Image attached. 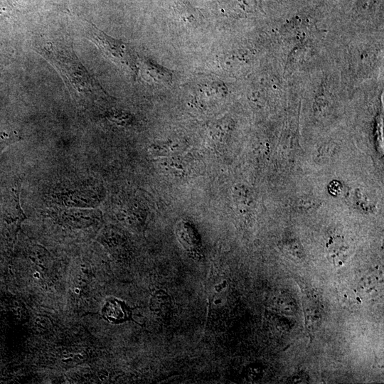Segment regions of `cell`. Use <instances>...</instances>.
Masks as SVG:
<instances>
[{
  "mask_svg": "<svg viewBox=\"0 0 384 384\" xmlns=\"http://www.w3.org/2000/svg\"><path fill=\"white\" fill-rule=\"evenodd\" d=\"M304 310L306 324L309 329L314 330L319 327L321 316L319 306L313 302H304Z\"/></svg>",
  "mask_w": 384,
  "mask_h": 384,
  "instance_id": "9c48e42d",
  "label": "cell"
},
{
  "mask_svg": "<svg viewBox=\"0 0 384 384\" xmlns=\"http://www.w3.org/2000/svg\"><path fill=\"white\" fill-rule=\"evenodd\" d=\"M273 304L279 310L284 312H292L295 309V304L292 298L285 294H279L273 300Z\"/></svg>",
  "mask_w": 384,
  "mask_h": 384,
  "instance_id": "8fae6325",
  "label": "cell"
},
{
  "mask_svg": "<svg viewBox=\"0 0 384 384\" xmlns=\"http://www.w3.org/2000/svg\"><path fill=\"white\" fill-rule=\"evenodd\" d=\"M87 36L108 58L128 70L136 78L139 72V60L129 45L107 35L93 26L87 31Z\"/></svg>",
  "mask_w": 384,
  "mask_h": 384,
  "instance_id": "7a4b0ae2",
  "label": "cell"
},
{
  "mask_svg": "<svg viewBox=\"0 0 384 384\" xmlns=\"http://www.w3.org/2000/svg\"><path fill=\"white\" fill-rule=\"evenodd\" d=\"M176 234L182 245L191 253L198 251L201 246V240L191 225L184 224L178 227Z\"/></svg>",
  "mask_w": 384,
  "mask_h": 384,
  "instance_id": "52a82bcc",
  "label": "cell"
},
{
  "mask_svg": "<svg viewBox=\"0 0 384 384\" xmlns=\"http://www.w3.org/2000/svg\"><path fill=\"white\" fill-rule=\"evenodd\" d=\"M336 146L331 144H325L321 146L316 151L314 156V159L318 163L326 161L335 152Z\"/></svg>",
  "mask_w": 384,
  "mask_h": 384,
  "instance_id": "4fadbf2b",
  "label": "cell"
},
{
  "mask_svg": "<svg viewBox=\"0 0 384 384\" xmlns=\"http://www.w3.org/2000/svg\"><path fill=\"white\" fill-rule=\"evenodd\" d=\"M383 287V278L375 272L366 274L358 282V294L366 299L377 296Z\"/></svg>",
  "mask_w": 384,
  "mask_h": 384,
  "instance_id": "8992f818",
  "label": "cell"
},
{
  "mask_svg": "<svg viewBox=\"0 0 384 384\" xmlns=\"http://www.w3.org/2000/svg\"><path fill=\"white\" fill-rule=\"evenodd\" d=\"M8 5L4 0H0V14L5 12L7 10Z\"/></svg>",
  "mask_w": 384,
  "mask_h": 384,
  "instance_id": "e0dca14e",
  "label": "cell"
},
{
  "mask_svg": "<svg viewBox=\"0 0 384 384\" xmlns=\"http://www.w3.org/2000/svg\"><path fill=\"white\" fill-rule=\"evenodd\" d=\"M347 247L344 246L341 239H335L329 243V255L331 262L336 266H341L347 257Z\"/></svg>",
  "mask_w": 384,
  "mask_h": 384,
  "instance_id": "30bf717a",
  "label": "cell"
},
{
  "mask_svg": "<svg viewBox=\"0 0 384 384\" xmlns=\"http://www.w3.org/2000/svg\"><path fill=\"white\" fill-rule=\"evenodd\" d=\"M149 304L151 311L161 315L169 310L171 299L164 291L159 289L151 294Z\"/></svg>",
  "mask_w": 384,
  "mask_h": 384,
  "instance_id": "ba28073f",
  "label": "cell"
},
{
  "mask_svg": "<svg viewBox=\"0 0 384 384\" xmlns=\"http://www.w3.org/2000/svg\"><path fill=\"white\" fill-rule=\"evenodd\" d=\"M20 139V137L14 133L0 132V154L5 148L18 142Z\"/></svg>",
  "mask_w": 384,
  "mask_h": 384,
  "instance_id": "5bb4252c",
  "label": "cell"
},
{
  "mask_svg": "<svg viewBox=\"0 0 384 384\" xmlns=\"http://www.w3.org/2000/svg\"><path fill=\"white\" fill-rule=\"evenodd\" d=\"M284 249L287 252L295 257L296 258L301 259L303 256V250L300 244L296 240H289L284 245Z\"/></svg>",
  "mask_w": 384,
  "mask_h": 384,
  "instance_id": "9a60e30c",
  "label": "cell"
},
{
  "mask_svg": "<svg viewBox=\"0 0 384 384\" xmlns=\"http://www.w3.org/2000/svg\"><path fill=\"white\" fill-rule=\"evenodd\" d=\"M132 310L124 301L110 297L105 299L100 312L108 323L121 324L132 320Z\"/></svg>",
  "mask_w": 384,
  "mask_h": 384,
  "instance_id": "3957f363",
  "label": "cell"
},
{
  "mask_svg": "<svg viewBox=\"0 0 384 384\" xmlns=\"http://www.w3.org/2000/svg\"><path fill=\"white\" fill-rule=\"evenodd\" d=\"M288 381L291 383H306L309 382V375L303 371L298 372L291 376Z\"/></svg>",
  "mask_w": 384,
  "mask_h": 384,
  "instance_id": "2e32d148",
  "label": "cell"
},
{
  "mask_svg": "<svg viewBox=\"0 0 384 384\" xmlns=\"http://www.w3.org/2000/svg\"><path fill=\"white\" fill-rule=\"evenodd\" d=\"M41 53L55 65L78 95L90 97L106 94L70 50L59 49L58 45L50 43L42 48Z\"/></svg>",
  "mask_w": 384,
  "mask_h": 384,
  "instance_id": "6da1fadb",
  "label": "cell"
},
{
  "mask_svg": "<svg viewBox=\"0 0 384 384\" xmlns=\"http://www.w3.org/2000/svg\"><path fill=\"white\" fill-rule=\"evenodd\" d=\"M194 90L196 100L202 105H209L221 98L225 93L224 85L215 80L203 81L198 84Z\"/></svg>",
  "mask_w": 384,
  "mask_h": 384,
  "instance_id": "277c9868",
  "label": "cell"
},
{
  "mask_svg": "<svg viewBox=\"0 0 384 384\" xmlns=\"http://www.w3.org/2000/svg\"><path fill=\"white\" fill-rule=\"evenodd\" d=\"M181 145L178 144L176 141H169L164 142H157L151 146V153L159 154H163L164 153H167L169 151H176Z\"/></svg>",
  "mask_w": 384,
  "mask_h": 384,
  "instance_id": "7c38bea8",
  "label": "cell"
},
{
  "mask_svg": "<svg viewBox=\"0 0 384 384\" xmlns=\"http://www.w3.org/2000/svg\"><path fill=\"white\" fill-rule=\"evenodd\" d=\"M138 68L141 69L144 75L146 76L153 82L163 85L171 83L172 73L164 66H161L147 59L138 62Z\"/></svg>",
  "mask_w": 384,
  "mask_h": 384,
  "instance_id": "5b68a950",
  "label": "cell"
}]
</instances>
